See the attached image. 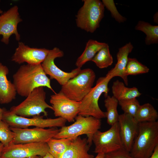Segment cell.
Segmentation results:
<instances>
[{"instance_id": "obj_1", "label": "cell", "mask_w": 158, "mask_h": 158, "mask_svg": "<svg viewBox=\"0 0 158 158\" xmlns=\"http://www.w3.org/2000/svg\"><path fill=\"white\" fill-rule=\"evenodd\" d=\"M13 78L17 94L22 97H27L35 89L40 87H46L56 93L41 64L21 65Z\"/></svg>"}, {"instance_id": "obj_2", "label": "cell", "mask_w": 158, "mask_h": 158, "mask_svg": "<svg viewBox=\"0 0 158 158\" xmlns=\"http://www.w3.org/2000/svg\"><path fill=\"white\" fill-rule=\"evenodd\" d=\"M158 145V122L138 123V129L130 152L134 158H150Z\"/></svg>"}, {"instance_id": "obj_3", "label": "cell", "mask_w": 158, "mask_h": 158, "mask_svg": "<svg viewBox=\"0 0 158 158\" xmlns=\"http://www.w3.org/2000/svg\"><path fill=\"white\" fill-rule=\"evenodd\" d=\"M112 78L106 74L105 76L100 77L98 79L95 85L80 102L78 115L91 116L100 119L106 117V112L102 111L99 108L98 101L103 93H104L105 97L108 95V85Z\"/></svg>"}, {"instance_id": "obj_4", "label": "cell", "mask_w": 158, "mask_h": 158, "mask_svg": "<svg viewBox=\"0 0 158 158\" xmlns=\"http://www.w3.org/2000/svg\"><path fill=\"white\" fill-rule=\"evenodd\" d=\"M72 124L64 126L53 138H68L72 140L83 135H86L87 141L90 146L93 135L100 128V119L91 116H85L78 115Z\"/></svg>"}, {"instance_id": "obj_5", "label": "cell", "mask_w": 158, "mask_h": 158, "mask_svg": "<svg viewBox=\"0 0 158 158\" xmlns=\"http://www.w3.org/2000/svg\"><path fill=\"white\" fill-rule=\"evenodd\" d=\"M44 87H40L35 89L19 104L11 107L9 110L17 115L27 117L40 115H48L47 109L52 110L51 106L46 102V92Z\"/></svg>"}, {"instance_id": "obj_6", "label": "cell", "mask_w": 158, "mask_h": 158, "mask_svg": "<svg viewBox=\"0 0 158 158\" xmlns=\"http://www.w3.org/2000/svg\"><path fill=\"white\" fill-rule=\"evenodd\" d=\"M95 78L92 69H81L77 75L62 86L60 92L71 100L80 102L92 87Z\"/></svg>"}, {"instance_id": "obj_7", "label": "cell", "mask_w": 158, "mask_h": 158, "mask_svg": "<svg viewBox=\"0 0 158 158\" xmlns=\"http://www.w3.org/2000/svg\"><path fill=\"white\" fill-rule=\"evenodd\" d=\"M104 6L99 0H84L76 16V23L79 28L93 33L98 28L104 15Z\"/></svg>"}, {"instance_id": "obj_8", "label": "cell", "mask_w": 158, "mask_h": 158, "mask_svg": "<svg viewBox=\"0 0 158 158\" xmlns=\"http://www.w3.org/2000/svg\"><path fill=\"white\" fill-rule=\"evenodd\" d=\"M2 121L10 127L25 128L34 126L42 128L62 127L66 121L61 117L44 118L42 116H37L29 118L17 115L9 110L4 109Z\"/></svg>"}, {"instance_id": "obj_9", "label": "cell", "mask_w": 158, "mask_h": 158, "mask_svg": "<svg viewBox=\"0 0 158 158\" xmlns=\"http://www.w3.org/2000/svg\"><path fill=\"white\" fill-rule=\"evenodd\" d=\"M92 142L95 146L94 152L97 154H105L123 148L118 122L105 131H96Z\"/></svg>"}, {"instance_id": "obj_10", "label": "cell", "mask_w": 158, "mask_h": 158, "mask_svg": "<svg viewBox=\"0 0 158 158\" xmlns=\"http://www.w3.org/2000/svg\"><path fill=\"white\" fill-rule=\"evenodd\" d=\"M46 142H35L16 144L12 143L4 147L1 158H27L39 156L44 157L49 152Z\"/></svg>"}, {"instance_id": "obj_11", "label": "cell", "mask_w": 158, "mask_h": 158, "mask_svg": "<svg viewBox=\"0 0 158 158\" xmlns=\"http://www.w3.org/2000/svg\"><path fill=\"white\" fill-rule=\"evenodd\" d=\"M13 132L14 138L12 143L23 144L35 142H46L59 132L57 127L46 129L35 127L21 128L10 127Z\"/></svg>"}, {"instance_id": "obj_12", "label": "cell", "mask_w": 158, "mask_h": 158, "mask_svg": "<svg viewBox=\"0 0 158 158\" xmlns=\"http://www.w3.org/2000/svg\"><path fill=\"white\" fill-rule=\"evenodd\" d=\"M63 55L62 51L58 47H54L49 50L46 58L41 64L45 74L50 76V79L56 80L61 86L77 75L81 70L80 68L77 67L71 72H67L59 68L55 64L54 60Z\"/></svg>"}, {"instance_id": "obj_13", "label": "cell", "mask_w": 158, "mask_h": 158, "mask_svg": "<svg viewBox=\"0 0 158 158\" xmlns=\"http://www.w3.org/2000/svg\"><path fill=\"white\" fill-rule=\"evenodd\" d=\"M50 103L55 116L68 122L74 121L78 114L80 102L70 99L60 92L50 96Z\"/></svg>"}, {"instance_id": "obj_14", "label": "cell", "mask_w": 158, "mask_h": 158, "mask_svg": "<svg viewBox=\"0 0 158 158\" xmlns=\"http://www.w3.org/2000/svg\"><path fill=\"white\" fill-rule=\"evenodd\" d=\"M18 9V6H14L0 16V35L2 36L1 41L6 44H8L9 38L13 34L15 35L17 41L20 39L17 26L22 20Z\"/></svg>"}, {"instance_id": "obj_15", "label": "cell", "mask_w": 158, "mask_h": 158, "mask_svg": "<svg viewBox=\"0 0 158 158\" xmlns=\"http://www.w3.org/2000/svg\"><path fill=\"white\" fill-rule=\"evenodd\" d=\"M49 50L45 48H31L23 42H19L11 60L19 64L25 62L31 65L41 64L47 56Z\"/></svg>"}, {"instance_id": "obj_16", "label": "cell", "mask_w": 158, "mask_h": 158, "mask_svg": "<svg viewBox=\"0 0 158 158\" xmlns=\"http://www.w3.org/2000/svg\"><path fill=\"white\" fill-rule=\"evenodd\" d=\"M118 123L123 148L130 152L138 134V123L133 117L125 113L119 115Z\"/></svg>"}, {"instance_id": "obj_17", "label": "cell", "mask_w": 158, "mask_h": 158, "mask_svg": "<svg viewBox=\"0 0 158 158\" xmlns=\"http://www.w3.org/2000/svg\"><path fill=\"white\" fill-rule=\"evenodd\" d=\"M133 47L129 42L119 49L116 54L117 62L114 67L109 71L107 74L112 78L118 76L123 80L124 84L128 85V76L126 75L125 71L127 64L128 56L132 51Z\"/></svg>"}, {"instance_id": "obj_18", "label": "cell", "mask_w": 158, "mask_h": 158, "mask_svg": "<svg viewBox=\"0 0 158 158\" xmlns=\"http://www.w3.org/2000/svg\"><path fill=\"white\" fill-rule=\"evenodd\" d=\"M8 68L0 62V103L7 104L14 99L17 94L13 83L8 80Z\"/></svg>"}, {"instance_id": "obj_19", "label": "cell", "mask_w": 158, "mask_h": 158, "mask_svg": "<svg viewBox=\"0 0 158 158\" xmlns=\"http://www.w3.org/2000/svg\"><path fill=\"white\" fill-rule=\"evenodd\" d=\"M90 147L87 139L79 136L72 141L59 158H94L93 155L88 153Z\"/></svg>"}, {"instance_id": "obj_20", "label": "cell", "mask_w": 158, "mask_h": 158, "mask_svg": "<svg viewBox=\"0 0 158 158\" xmlns=\"http://www.w3.org/2000/svg\"><path fill=\"white\" fill-rule=\"evenodd\" d=\"M107 44L92 39L88 40L83 52L76 60V66L81 68L87 62L92 61L97 53Z\"/></svg>"}, {"instance_id": "obj_21", "label": "cell", "mask_w": 158, "mask_h": 158, "mask_svg": "<svg viewBox=\"0 0 158 158\" xmlns=\"http://www.w3.org/2000/svg\"><path fill=\"white\" fill-rule=\"evenodd\" d=\"M112 92L113 96L118 101L136 98L141 95L136 87H127L123 83L118 80L113 82Z\"/></svg>"}, {"instance_id": "obj_22", "label": "cell", "mask_w": 158, "mask_h": 158, "mask_svg": "<svg viewBox=\"0 0 158 158\" xmlns=\"http://www.w3.org/2000/svg\"><path fill=\"white\" fill-rule=\"evenodd\" d=\"M135 29L144 32L146 35L145 42L147 45L158 43V26L152 25L143 21H139Z\"/></svg>"}, {"instance_id": "obj_23", "label": "cell", "mask_w": 158, "mask_h": 158, "mask_svg": "<svg viewBox=\"0 0 158 158\" xmlns=\"http://www.w3.org/2000/svg\"><path fill=\"white\" fill-rule=\"evenodd\" d=\"M138 123L144 122H154L158 118V113L150 104L140 105L134 117Z\"/></svg>"}, {"instance_id": "obj_24", "label": "cell", "mask_w": 158, "mask_h": 158, "mask_svg": "<svg viewBox=\"0 0 158 158\" xmlns=\"http://www.w3.org/2000/svg\"><path fill=\"white\" fill-rule=\"evenodd\" d=\"M72 140L68 138L50 139L47 142L49 148V153L55 158H59Z\"/></svg>"}, {"instance_id": "obj_25", "label": "cell", "mask_w": 158, "mask_h": 158, "mask_svg": "<svg viewBox=\"0 0 158 158\" xmlns=\"http://www.w3.org/2000/svg\"><path fill=\"white\" fill-rule=\"evenodd\" d=\"M104 103L107 110V123L111 126L118 121L119 116L117 109L118 101L113 96L108 95L105 97Z\"/></svg>"}, {"instance_id": "obj_26", "label": "cell", "mask_w": 158, "mask_h": 158, "mask_svg": "<svg viewBox=\"0 0 158 158\" xmlns=\"http://www.w3.org/2000/svg\"><path fill=\"white\" fill-rule=\"evenodd\" d=\"M91 61L100 68H107L112 64L113 58L108 44L97 53Z\"/></svg>"}, {"instance_id": "obj_27", "label": "cell", "mask_w": 158, "mask_h": 158, "mask_svg": "<svg viewBox=\"0 0 158 158\" xmlns=\"http://www.w3.org/2000/svg\"><path fill=\"white\" fill-rule=\"evenodd\" d=\"M149 69L134 58H128L126 69V74L128 75H135L146 73L149 71Z\"/></svg>"}, {"instance_id": "obj_28", "label": "cell", "mask_w": 158, "mask_h": 158, "mask_svg": "<svg viewBox=\"0 0 158 158\" xmlns=\"http://www.w3.org/2000/svg\"><path fill=\"white\" fill-rule=\"evenodd\" d=\"M118 104L121 107L124 113L135 117L140 105L136 98L118 101Z\"/></svg>"}, {"instance_id": "obj_29", "label": "cell", "mask_w": 158, "mask_h": 158, "mask_svg": "<svg viewBox=\"0 0 158 158\" xmlns=\"http://www.w3.org/2000/svg\"><path fill=\"white\" fill-rule=\"evenodd\" d=\"M14 138L13 132L10 127L3 121L0 122V142L4 147L12 143Z\"/></svg>"}, {"instance_id": "obj_30", "label": "cell", "mask_w": 158, "mask_h": 158, "mask_svg": "<svg viewBox=\"0 0 158 158\" xmlns=\"http://www.w3.org/2000/svg\"><path fill=\"white\" fill-rule=\"evenodd\" d=\"M104 7L109 11L112 16L119 23L124 22L126 19L118 12L113 0H102V1Z\"/></svg>"}, {"instance_id": "obj_31", "label": "cell", "mask_w": 158, "mask_h": 158, "mask_svg": "<svg viewBox=\"0 0 158 158\" xmlns=\"http://www.w3.org/2000/svg\"><path fill=\"white\" fill-rule=\"evenodd\" d=\"M105 158H134L123 148L105 154Z\"/></svg>"}, {"instance_id": "obj_32", "label": "cell", "mask_w": 158, "mask_h": 158, "mask_svg": "<svg viewBox=\"0 0 158 158\" xmlns=\"http://www.w3.org/2000/svg\"><path fill=\"white\" fill-rule=\"evenodd\" d=\"M150 158H158V145L156 147L153 154Z\"/></svg>"}, {"instance_id": "obj_33", "label": "cell", "mask_w": 158, "mask_h": 158, "mask_svg": "<svg viewBox=\"0 0 158 158\" xmlns=\"http://www.w3.org/2000/svg\"><path fill=\"white\" fill-rule=\"evenodd\" d=\"M94 158H105V154L98 153L96 156Z\"/></svg>"}, {"instance_id": "obj_34", "label": "cell", "mask_w": 158, "mask_h": 158, "mask_svg": "<svg viewBox=\"0 0 158 158\" xmlns=\"http://www.w3.org/2000/svg\"><path fill=\"white\" fill-rule=\"evenodd\" d=\"M4 109V108H1L0 107V122L2 121Z\"/></svg>"}, {"instance_id": "obj_35", "label": "cell", "mask_w": 158, "mask_h": 158, "mask_svg": "<svg viewBox=\"0 0 158 158\" xmlns=\"http://www.w3.org/2000/svg\"><path fill=\"white\" fill-rule=\"evenodd\" d=\"M43 157V158H55L49 152L47 153Z\"/></svg>"}, {"instance_id": "obj_36", "label": "cell", "mask_w": 158, "mask_h": 158, "mask_svg": "<svg viewBox=\"0 0 158 158\" xmlns=\"http://www.w3.org/2000/svg\"><path fill=\"white\" fill-rule=\"evenodd\" d=\"M154 20L155 23H158V13H156L154 16Z\"/></svg>"}, {"instance_id": "obj_37", "label": "cell", "mask_w": 158, "mask_h": 158, "mask_svg": "<svg viewBox=\"0 0 158 158\" xmlns=\"http://www.w3.org/2000/svg\"><path fill=\"white\" fill-rule=\"evenodd\" d=\"M4 147V146L0 142V157Z\"/></svg>"}, {"instance_id": "obj_38", "label": "cell", "mask_w": 158, "mask_h": 158, "mask_svg": "<svg viewBox=\"0 0 158 158\" xmlns=\"http://www.w3.org/2000/svg\"><path fill=\"white\" fill-rule=\"evenodd\" d=\"M27 158H43V157L40 156H36L30 157Z\"/></svg>"}, {"instance_id": "obj_39", "label": "cell", "mask_w": 158, "mask_h": 158, "mask_svg": "<svg viewBox=\"0 0 158 158\" xmlns=\"http://www.w3.org/2000/svg\"><path fill=\"white\" fill-rule=\"evenodd\" d=\"M0 158H1L0 157Z\"/></svg>"}]
</instances>
